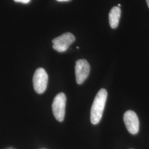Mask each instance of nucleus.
Segmentation results:
<instances>
[{
	"label": "nucleus",
	"instance_id": "f257e3e1",
	"mask_svg": "<svg viewBox=\"0 0 149 149\" xmlns=\"http://www.w3.org/2000/svg\"><path fill=\"white\" fill-rule=\"evenodd\" d=\"M107 91L102 88L97 94L91 109V122L93 124H97L100 122L107 98Z\"/></svg>",
	"mask_w": 149,
	"mask_h": 149
},
{
	"label": "nucleus",
	"instance_id": "f03ea898",
	"mask_svg": "<svg viewBox=\"0 0 149 149\" xmlns=\"http://www.w3.org/2000/svg\"><path fill=\"white\" fill-rule=\"evenodd\" d=\"M66 97L64 93L61 92L55 97L52 104L54 116L59 122L64 120L65 114Z\"/></svg>",
	"mask_w": 149,
	"mask_h": 149
},
{
	"label": "nucleus",
	"instance_id": "7ed1b4c3",
	"mask_svg": "<svg viewBox=\"0 0 149 149\" xmlns=\"http://www.w3.org/2000/svg\"><path fill=\"white\" fill-rule=\"evenodd\" d=\"M48 76L43 68H40L36 70L33 78V87L38 94H42L46 90L48 84Z\"/></svg>",
	"mask_w": 149,
	"mask_h": 149
},
{
	"label": "nucleus",
	"instance_id": "20e7f679",
	"mask_svg": "<svg viewBox=\"0 0 149 149\" xmlns=\"http://www.w3.org/2000/svg\"><path fill=\"white\" fill-rule=\"evenodd\" d=\"M75 40L74 36L71 33H65L58 37L54 39L53 48L59 53H63L68 50L70 45Z\"/></svg>",
	"mask_w": 149,
	"mask_h": 149
},
{
	"label": "nucleus",
	"instance_id": "39448f33",
	"mask_svg": "<svg viewBox=\"0 0 149 149\" xmlns=\"http://www.w3.org/2000/svg\"><path fill=\"white\" fill-rule=\"evenodd\" d=\"M90 72V65L85 59H80L76 61L75 65L76 80L77 84H83Z\"/></svg>",
	"mask_w": 149,
	"mask_h": 149
},
{
	"label": "nucleus",
	"instance_id": "423d86ee",
	"mask_svg": "<svg viewBox=\"0 0 149 149\" xmlns=\"http://www.w3.org/2000/svg\"><path fill=\"white\" fill-rule=\"evenodd\" d=\"M124 122L128 132L136 134L139 130V120L137 114L133 111H128L124 114Z\"/></svg>",
	"mask_w": 149,
	"mask_h": 149
},
{
	"label": "nucleus",
	"instance_id": "0eeeda50",
	"mask_svg": "<svg viewBox=\"0 0 149 149\" xmlns=\"http://www.w3.org/2000/svg\"><path fill=\"white\" fill-rule=\"evenodd\" d=\"M121 16V9L118 6L113 7L109 13V23L111 27L114 29L118 27Z\"/></svg>",
	"mask_w": 149,
	"mask_h": 149
},
{
	"label": "nucleus",
	"instance_id": "6e6552de",
	"mask_svg": "<svg viewBox=\"0 0 149 149\" xmlns=\"http://www.w3.org/2000/svg\"><path fill=\"white\" fill-rule=\"evenodd\" d=\"M15 2H19V3H22L23 4H27L30 2L31 0H14Z\"/></svg>",
	"mask_w": 149,
	"mask_h": 149
},
{
	"label": "nucleus",
	"instance_id": "1a4fd4ad",
	"mask_svg": "<svg viewBox=\"0 0 149 149\" xmlns=\"http://www.w3.org/2000/svg\"><path fill=\"white\" fill-rule=\"evenodd\" d=\"M57 1H59V2H68V1H69L70 0H56Z\"/></svg>",
	"mask_w": 149,
	"mask_h": 149
},
{
	"label": "nucleus",
	"instance_id": "9d476101",
	"mask_svg": "<svg viewBox=\"0 0 149 149\" xmlns=\"http://www.w3.org/2000/svg\"><path fill=\"white\" fill-rule=\"evenodd\" d=\"M146 3H147V5L148 6L149 8V0H146Z\"/></svg>",
	"mask_w": 149,
	"mask_h": 149
},
{
	"label": "nucleus",
	"instance_id": "9b49d317",
	"mask_svg": "<svg viewBox=\"0 0 149 149\" xmlns=\"http://www.w3.org/2000/svg\"><path fill=\"white\" fill-rule=\"evenodd\" d=\"M118 7H120V4H119V5H118Z\"/></svg>",
	"mask_w": 149,
	"mask_h": 149
}]
</instances>
